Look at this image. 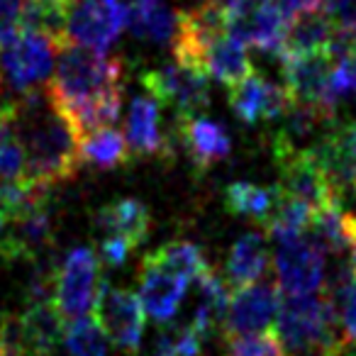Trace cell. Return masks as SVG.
Listing matches in <instances>:
<instances>
[{
	"label": "cell",
	"mask_w": 356,
	"mask_h": 356,
	"mask_svg": "<svg viewBox=\"0 0 356 356\" xmlns=\"http://www.w3.org/2000/svg\"><path fill=\"white\" fill-rule=\"evenodd\" d=\"M310 154L320 163L327 184L337 198L356 193V122H330Z\"/></svg>",
	"instance_id": "10"
},
{
	"label": "cell",
	"mask_w": 356,
	"mask_h": 356,
	"mask_svg": "<svg viewBox=\"0 0 356 356\" xmlns=\"http://www.w3.org/2000/svg\"><path fill=\"white\" fill-rule=\"evenodd\" d=\"M142 86L156 103L171 105L176 118H193L198 110L210 105L208 74L195 66L173 61L142 76Z\"/></svg>",
	"instance_id": "5"
},
{
	"label": "cell",
	"mask_w": 356,
	"mask_h": 356,
	"mask_svg": "<svg viewBox=\"0 0 356 356\" xmlns=\"http://www.w3.org/2000/svg\"><path fill=\"white\" fill-rule=\"evenodd\" d=\"M273 268L276 286L283 296H310L325 278V252L310 237L278 242Z\"/></svg>",
	"instance_id": "12"
},
{
	"label": "cell",
	"mask_w": 356,
	"mask_h": 356,
	"mask_svg": "<svg viewBox=\"0 0 356 356\" xmlns=\"http://www.w3.org/2000/svg\"><path fill=\"white\" fill-rule=\"evenodd\" d=\"M79 156L81 163H88V166L100 168V171H110V168L127 163L129 147L120 129L103 127L79 139Z\"/></svg>",
	"instance_id": "29"
},
{
	"label": "cell",
	"mask_w": 356,
	"mask_h": 356,
	"mask_svg": "<svg viewBox=\"0 0 356 356\" xmlns=\"http://www.w3.org/2000/svg\"><path fill=\"white\" fill-rule=\"evenodd\" d=\"M320 8L334 30H356V0H322Z\"/></svg>",
	"instance_id": "36"
},
{
	"label": "cell",
	"mask_w": 356,
	"mask_h": 356,
	"mask_svg": "<svg viewBox=\"0 0 356 356\" xmlns=\"http://www.w3.org/2000/svg\"><path fill=\"white\" fill-rule=\"evenodd\" d=\"M95 229L105 237H122L132 247H139L149 237L152 227V215L142 200L134 198H120L95 213L93 218Z\"/></svg>",
	"instance_id": "21"
},
{
	"label": "cell",
	"mask_w": 356,
	"mask_h": 356,
	"mask_svg": "<svg viewBox=\"0 0 356 356\" xmlns=\"http://www.w3.org/2000/svg\"><path fill=\"white\" fill-rule=\"evenodd\" d=\"M127 27V6L122 0H74L64 22V40L105 51Z\"/></svg>",
	"instance_id": "6"
},
{
	"label": "cell",
	"mask_w": 356,
	"mask_h": 356,
	"mask_svg": "<svg viewBox=\"0 0 356 356\" xmlns=\"http://www.w3.org/2000/svg\"><path fill=\"white\" fill-rule=\"evenodd\" d=\"M25 0H0V47L20 32V15Z\"/></svg>",
	"instance_id": "37"
},
{
	"label": "cell",
	"mask_w": 356,
	"mask_h": 356,
	"mask_svg": "<svg viewBox=\"0 0 356 356\" xmlns=\"http://www.w3.org/2000/svg\"><path fill=\"white\" fill-rule=\"evenodd\" d=\"M10 222V234L0 239V257L3 259H32L51 244L54 222H51L49 205H42Z\"/></svg>",
	"instance_id": "20"
},
{
	"label": "cell",
	"mask_w": 356,
	"mask_h": 356,
	"mask_svg": "<svg viewBox=\"0 0 356 356\" xmlns=\"http://www.w3.org/2000/svg\"><path fill=\"white\" fill-rule=\"evenodd\" d=\"M278 307H281V296L276 283H254V286L239 288L229 298L227 312H225V337L271 330L278 317Z\"/></svg>",
	"instance_id": "14"
},
{
	"label": "cell",
	"mask_w": 356,
	"mask_h": 356,
	"mask_svg": "<svg viewBox=\"0 0 356 356\" xmlns=\"http://www.w3.org/2000/svg\"><path fill=\"white\" fill-rule=\"evenodd\" d=\"M349 268H351V273L356 276V247L351 249V257H349Z\"/></svg>",
	"instance_id": "42"
},
{
	"label": "cell",
	"mask_w": 356,
	"mask_h": 356,
	"mask_svg": "<svg viewBox=\"0 0 356 356\" xmlns=\"http://www.w3.org/2000/svg\"><path fill=\"white\" fill-rule=\"evenodd\" d=\"M229 13L218 0H205L191 10L178 13V32L173 40V59L200 69L205 49L227 32Z\"/></svg>",
	"instance_id": "11"
},
{
	"label": "cell",
	"mask_w": 356,
	"mask_h": 356,
	"mask_svg": "<svg viewBox=\"0 0 356 356\" xmlns=\"http://www.w3.org/2000/svg\"><path fill=\"white\" fill-rule=\"evenodd\" d=\"M59 59L44 90L51 108L66 118L110 93L122 90V61L59 37Z\"/></svg>",
	"instance_id": "2"
},
{
	"label": "cell",
	"mask_w": 356,
	"mask_h": 356,
	"mask_svg": "<svg viewBox=\"0 0 356 356\" xmlns=\"http://www.w3.org/2000/svg\"><path fill=\"white\" fill-rule=\"evenodd\" d=\"M127 27L137 40L154 44H173L178 32V13L161 0H129Z\"/></svg>",
	"instance_id": "26"
},
{
	"label": "cell",
	"mask_w": 356,
	"mask_h": 356,
	"mask_svg": "<svg viewBox=\"0 0 356 356\" xmlns=\"http://www.w3.org/2000/svg\"><path fill=\"white\" fill-rule=\"evenodd\" d=\"M200 69L220 83L234 86L244 76L252 74V61H249L242 42L234 40L232 35H222L205 49L203 59H200Z\"/></svg>",
	"instance_id": "28"
},
{
	"label": "cell",
	"mask_w": 356,
	"mask_h": 356,
	"mask_svg": "<svg viewBox=\"0 0 356 356\" xmlns=\"http://www.w3.org/2000/svg\"><path fill=\"white\" fill-rule=\"evenodd\" d=\"M312 208L302 200H296L283 193L276 213L266 222V237L276 242H288V239L302 237L305 229H310Z\"/></svg>",
	"instance_id": "31"
},
{
	"label": "cell",
	"mask_w": 356,
	"mask_h": 356,
	"mask_svg": "<svg viewBox=\"0 0 356 356\" xmlns=\"http://www.w3.org/2000/svg\"><path fill=\"white\" fill-rule=\"evenodd\" d=\"M293 98L286 86H278L266 81L259 74L244 76L239 83L229 86V108L242 122L254 124L259 120H276L283 118L291 108Z\"/></svg>",
	"instance_id": "15"
},
{
	"label": "cell",
	"mask_w": 356,
	"mask_h": 356,
	"mask_svg": "<svg viewBox=\"0 0 356 356\" xmlns=\"http://www.w3.org/2000/svg\"><path fill=\"white\" fill-rule=\"evenodd\" d=\"M132 244L127 242V239L122 237H105L103 242H100V259H103V264H108V266L118 268L122 266L124 261H127L129 252H132Z\"/></svg>",
	"instance_id": "38"
},
{
	"label": "cell",
	"mask_w": 356,
	"mask_h": 356,
	"mask_svg": "<svg viewBox=\"0 0 356 356\" xmlns=\"http://www.w3.org/2000/svg\"><path fill=\"white\" fill-rule=\"evenodd\" d=\"M13 132H15V129H13V120L6 118V115H0V149L13 137Z\"/></svg>",
	"instance_id": "41"
},
{
	"label": "cell",
	"mask_w": 356,
	"mask_h": 356,
	"mask_svg": "<svg viewBox=\"0 0 356 356\" xmlns=\"http://www.w3.org/2000/svg\"><path fill=\"white\" fill-rule=\"evenodd\" d=\"M271 254H268V237L259 232H247L232 244L225 266V281L232 291L259 283V278L268 271Z\"/></svg>",
	"instance_id": "22"
},
{
	"label": "cell",
	"mask_w": 356,
	"mask_h": 356,
	"mask_svg": "<svg viewBox=\"0 0 356 356\" xmlns=\"http://www.w3.org/2000/svg\"><path fill=\"white\" fill-rule=\"evenodd\" d=\"M310 239L317 242L325 254H339L344 249L351 252L356 247V215L346 213L339 198L327 200L325 205L312 210Z\"/></svg>",
	"instance_id": "24"
},
{
	"label": "cell",
	"mask_w": 356,
	"mask_h": 356,
	"mask_svg": "<svg viewBox=\"0 0 356 356\" xmlns=\"http://www.w3.org/2000/svg\"><path fill=\"white\" fill-rule=\"evenodd\" d=\"M178 137L184 142L191 161L208 171L218 161L229 156L232 152V139L229 132L220 122L208 118H178Z\"/></svg>",
	"instance_id": "17"
},
{
	"label": "cell",
	"mask_w": 356,
	"mask_h": 356,
	"mask_svg": "<svg viewBox=\"0 0 356 356\" xmlns=\"http://www.w3.org/2000/svg\"><path fill=\"white\" fill-rule=\"evenodd\" d=\"M283 64V86L288 88L293 100L298 103L327 105V86L334 69V59L330 51H312V54L300 56H281Z\"/></svg>",
	"instance_id": "16"
},
{
	"label": "cell",
	"mask_w": 356,
	"mask_h": 356,
	"mask_svg": "<svg viewBox=\"0 0 356 356\" xmlns=\"http://www.w3.org/2000/svg\"><path fill=\"white\" fill-rule=\"evenodd\" d=\"M356 95V54L334 59V69L327 86V105L334 110V105L344 98Z\"/></svg>",
	"instance_id": "35"
},
{
	"label": "cell",
	"mask_w": 356,
	"mask_h": 356,
	"mask_svg": "<svg viewBox=\"0 0 356 356\" xmlns=\"http://www.w3.org/2000/svg\"><path fill=\"white\" fill-rule=\"evenodd\" d=\"M186 286L188 281L149 261H142L139 266V300L147 315H152L156 322H168L176 315L184 302Z\"/></svg>",
	"instance_id": "18"
},
{
	"label": "cell",
	"mask_w": 356,
	"mask_h": 356,
	"mask_svg": "<svg viewBox=\"0 0 356 356\" xmlns=\"http://www.w3.org/2000/svg\"><path fill=\"white\" fill-rule=\"evenodd\" d=\"M13 129L25 154V178L51 188L79 171V139L69 122L51 108L44 88L15 95Z\"/></svg>",
	"instance_id": "1"
},
{
	"label": "cell",
	"mask_w": 356,
	"mask_h": 356,
	"mask_svg": "<svg viewBox=\"0 0 356 356\" xmlns=\"http://www.w3.org/2000/svg\"><path fill=\"white\" fill-rule=\"evenodd\" d=\"M327 296L334 300L337 312H339V327L344 337L346 349L356 346V276L349 266H341L337 271L334 286Z\"/></svg>",
	"instance_id": "32"
},
{
	"label": "cell",
	"mask_w": 356,
	"mask_h": 356,
	"mask_svg": "<svg viewBox=\"0 0 356 356\" xmlns=\"http://www.w3.org/2000/svg\"><path fill=\"white\" fill-rule=\"evenodd\" d=\"M139 296H134L127 288H110L108 283H100L98 298L93 305V320L100 325L103 334L113 339L118 346L127 351H137L144 334L147 315Z\"/></svg>",
	"instance_id": "9"
},
{
	"label": "cell",
	"mask_w": 356,
	"mask_h": 356,
	"mask_svg": "<svg viewBox=\"0 0 356 356\" xmlns=\"http://www.w3.org/2000/svg\"><path fill=\"white\" fill-rule=\"evenodd\" d=\"M64 341L71 356H108V337L90 317H74L64 327Z\"/></svg>",
	"instance_id": "33"
},
{
	"label": "cell",
	"mask_w": 356,
	"mask_h": 356,
	"mask_svg": "<svg viewBox=\"0 0 356 356\" xmlns=\"http://www.w3.org/2000/svg\"><path fill=\"white\" fill-rule=\"evenodd\" d=\"M273 156L278 163V176H281V188L286 195L307 203L312 210L325 205L327 200L337 198L327 184L320 163L310 154V149H298L296 144L286 142L276 134L273 139Z\"/></svg>",
	"instance_id": "8"
},
{
	"label": "cell",
	"mask_w": 356,
	"mask_h": 356,
	"mask_svg": "<svg viewBox=\"0 0 356 356\" xmlns=\"http://www.w3.org/2000/svg\"><path fill=\"white\" fill-rule=\"evenodd\" d=\"M283 198L281 186H257V184H232L225 191V208L237 218H249L257 225H264L276 213Z\"/></svg>",
	"instance_id": "27"
},
{
	"label": "cell",
	"mask_w": 356,
	"mask_h": 356,
	"mask_svg": "<svg viewBox=\"0 0 356 356\" xmlns=\"http://www.w3.org/2000/svg\"><path fill=\"white\" fill-rule=\"evenodd\" d=\"M0 115H6V118H10V120H13V115H15V98H8L3 74H0Z\"/></svg>",
	"instance_id": "40"
},
{
	"label": "cell",
	"mask_w": 356,
	"mask_h": 356,
	"mask_svg": "<svg viewBox=\"0 0 356 356\" xmlns=\"http://www.w3.org/2000/svg\"><path fill=\"white\" fill-rule=\"evenodd\" d=\"M276 3L283 8V13H286L288 17H293L296 13H300V10H312V8H320L322 0H276Z\"/></svg>",
	"instance_id": "39"
},
{
	"label": "cell",
	"mask_w": 356,
	"mask_h": 356,
	"mask_svg": "<svg viewBox=\"0 0 356 356\" xmlns=\"http://www.w3.org/2000/svg\"><path fill=\"white\" fill-rule=\"evenodd\" d=\"M276 334L288 354L341 356L346 351L339 312L330 296H283Z\"/></svg>",
	"instance_id": "3"
},
{
	"label": "cell",
	"mask_w": 356,
	"mask_h": 356,
	"mask_svg": "<svg viewBox=\"0 0 356 356\" xmlns=\"http://www.w3.org/2000/svg\"><path fill=\"white\" fill-rule=\"evenodd\" d=\"M288 22L291 17L276 0H254L252 6L229 13L227 32L242 44L257 47L259 51L278 59Z\"/></svg>",
	"instance_id": "13"
},
{
	"label": "cell",
	"mask_w": 356,
	"mask_h": 356,
	"mask_svg": "<svg viewBox=\"0 0 356 356\" xmlns=\"http://www.w3.org/2000/svg\"><path fill=\"white\" fill-rule=\"evenodd\" d=\"M144 261L154 264V266L163 268V271H168V273H176V276H181L188 283L198 281L210 268L203 252L191 242H168V244H163V247H159L156 252L147 254Z\"/></svg>",
	"instance_id": "30"
},
{
	"label": "cell",
	"mask_w": 356,
	"mask_h": 356,
	"mask_svg": "<svg viewBox=\"0 0 356 356\" xmlns=\"http://www.w3.org/2000/svg\"><path fill=\"white\" fill-rule=\"evenodd\" d=\"M229 356H288L283 341L273 330L227 337Z\"/></svg>",
	"instance_id": "34"
},
{
	"label": "cell",
	"mask_w": 356,
	"mask_h": 356,
	"mask_svg": "<svg viewBox=\"0 0 356 356\" xmlns=\"http://www.w3.org/2000/svg\"><path fill=\"white\" fill-rule=\"evenodd\" d=\"M8 225V215L3 213V208H0V232H3V227Z\"/></svg>",
	"instance_id": "44"
},
{
	"label": "cell",
	"mask_w": 356,
	"mask_h": 356,
	"mask_svg": "<svg viewBox=\"0 0 356 356\" xmlns=\"http://www.w3.org/2000/svg\"><path fill=\"white\" fill-rule=\"evenodd\" d=\"M124 139L132 156H154L168 152V142L159 124V103L152 95H139L132 100L124 124Z\"/></svg>",
	"instance_id": "23"
},
{
	"label": "cell",
	"mask_w": 356,
	"mask_h": 356,
	"mask_svg": "<svg viewBox=\"0 0 356 356\" xmlns=\"http://www.w3.org/2000/svg\"><path fill=\"white\" fill-rule=\"evenodd\" d=\"M51 3H59V6L66 8V10H69V8L74 6V0H51Z\"/></svg>",
	"instance_id": "43"
},
{
	"label": "cell",
	"mask_w": 356,
	"mask_h": 356,
	"mask_svg": "<svg viewBox=\"0 0 356 356\" xmlns=\"http://www.w3.org/2000/svg\"><path fill=\"white\" fill-rule=\"evenodd\" d=\"M100 264L93 249L79 247L66 254L64 264L56 268L54 305L61 317H81L95 305L100 291Z\"/></svg>",
	"instance_id": "7"
},
{
	"label": "cell",
	"mask_w": 356,
	"mask_h": 356,
	"mask_svg": "<svg viewBox=\"0 0 356 356\" xmlns=\"http://www.w3.org/2000/svg\"><path fill=\"white\" fill-rule=\"evenodd\" d=\"M332 35H334V25L330 22V17L325 15L322 8L296 13L286 27L278 59L281 56H300V54H312V51H327L330 49Z\"/></svg>",
	"instance_id": "25"
},
{
	"label": "cell",
	"mask_w": 356,
	"mask_h": 356,
	"mask_svg": "<svg viewBox=\"0 0 356 356\" xmlns=\"http://www.w3.org/2000/svg\"><path fill=\"white\" fill-rule=\"evenodd\" d=\"M59 37L20 30L0 47V74L15 93L44 88L59 54Z\"/></svg>",
	"instance_id": "4"
},
{
	"label": "cell",
	"mask_w": 356,
	"mask_h": 356,
	"mask_svg": "<svg viewBox=\"0 0 356 356\" xmlns=\"http://www.w3.org/2000/svg\"><path fill=\"white\" fill-rule=\"evenodd\" d=\"M64 317L54 300H37L27 302L25 312L17 315L20 325L22 349L25 356H51L64 337Z\"/></svg>",
	"instance_id": "19"
}]
</instances>
